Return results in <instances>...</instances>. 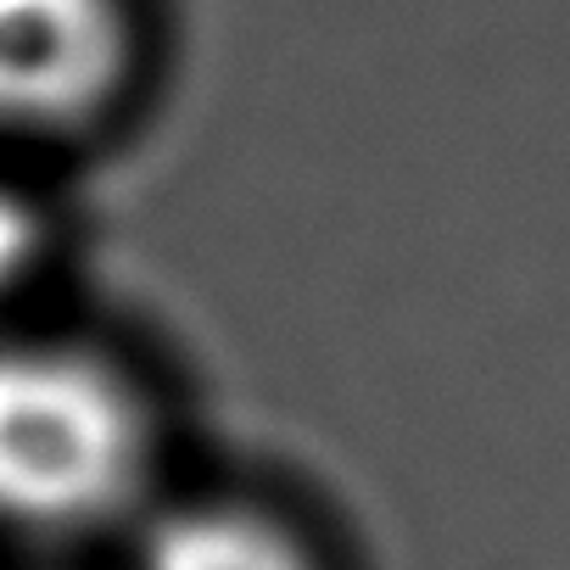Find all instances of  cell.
<instances>
[{"label": "cell", "mask_w": 570, "mask_h": 570, "mask_svg": "<svg viewBox=\"0 0 570 570\" xmlns=\"http://www.w3.org/2000/svg\"><path fill=\"white\" fill-rule=\"evenodd\" d=\"M174 481V409L140 353L40 308L0 325V548L118 553Z\"/></svg>", "instance_id": "obj_1"}, {"label": "cell", "mask_w": 570, "mask_h": 570, "mask_svg": "<svg viewBox=\"0 0 570 570\" xmlns=\"http://www.w3.org/2000/svg\"><path fill=\"white\" fill-rule=\"evenodd\" d=\"M151 73V0H0V157L46 168L112 140Z\"/></svg>", "instance_id": "obj_2"}, {"label": "cell", "mask_w": 570, "mask_h": 570, "mask_svg": "<svg viewBox=\"0 0 570 570\" xmlns=\"http://www.w3.org/2000/svg\"><path fill=\"white\" fill-rule=\"evenodd\" d=\"M124 570H342L331 531L274 487L174 481L118 542Z\"/></svg>", "instance_id": "obj_3"}, {"label": "cell", "mask_w": 570, "mask_h": 570, "mask_svg": "<svg viewBox=\"0 0 570 570\" xmlns=\"http://www.w3.org/2000/svg\"><path fill=\"white\" fill-rule=\"evenodd\" d=\"M57 263V218L40 190V168L0 157V325L40 303Z\"/></svg>", "instance_id": "obj_4"}]
</instances>
